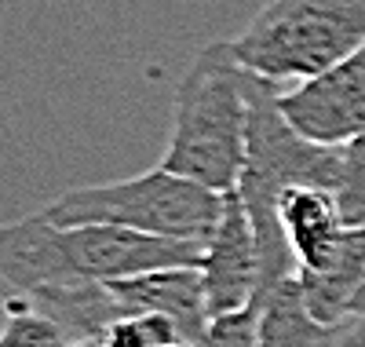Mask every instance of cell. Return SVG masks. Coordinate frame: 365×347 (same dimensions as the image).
Returning a JSON list of instances; mask_svg holds the SVG:
<instances>
[{
	"label": "cell",
	"mask_w": 365,
	"mask_h": 347,
	"mask_svg": "<svg viewBox=\"0 0 365 347\" xmlns=\"http://www.w3.org/2000/svg\"><path fill=\"white\" fill-rule=\"evenodd\" d=\"M208 241L150 238L125 227H58L44 212L0 223V281L15 293L70 281H117L165 267H201Z\"/></svg>",
	"instance_id": "6da1fadb"
},
{
	"label": "cell",
	"mask_w": 365,
	"mask_h": 347,
	"mask_svg": "<svg viewBox=\"0 0 365 347\" xmlns=\"http://www.w3.org/2000/svg\"><path fill=\"white\" fill-rule=\"evenodd\" d=\"M336 201H340V216L347 227H365V136L344 146Z\"/></svg>",
	"instance_id": "5bb4252c"
},
{
	"label": "cell",
	"mask_w": 365,
	"mask_h": 347,
	"mask_svg": "<svg viewBox=\"0 0 365 347\" xmlns=\"http://www.w3.org/2000/svg\"><path fill=\"white\" fill-rule=\"evenodd\" d=\"M351 314H354V318H365V286L358 289V296H354V307H351Z\"/></svg>",
	"instance_id": "e0dca14e"
},
{
	"label": "cell",
	"mask_w": 365,
	"mask_h": 347,
	"mask_svg": "<svg viewBox=\"0 0 365 347\" xmlns=\"http://www.w3.org/2000/svg\"><path fill=\"white\" fill-rule=\"evenodd\" d=\"M296 286L318 322L344 326L358 289L365 286V227H347L318 267L296 271Z\"/></svg>",
	"instance_id": "9c48e42d"
},
{
	"label": "cell",
	"mask_w": 365,
	"mask_h": 347,
	"mask_svg": "<svg viewBox=\"0 0 365 347\" xmlns=\"http://www.w3.org/2000/svg\"><path fill=\"white\" fill-rule=\"evenodd\" d=\"M365 44V0H267L230 41L245 66L278 84L311 81Z\"/></svg>",
	"instance_id": "5b68a950"
},
{
	"label": "cell",
	"mask_w": 365,
	"mask_h": 347,
	"mask_svg": "<svg viewBox=\"0 0 365 347\" xmlns=\"http://www.w3.org/2000/svg\"><path fill=\"white\" fill-rule=\"evenodd\" d=\"M77 347H106V343H103V336H96V340H81Z\"/></svg>",
	"instance_id": "ac0fdd59"
},
{
	"label": "cell",
	"mask_w": 365,
	"mask_h": 347,
	"mask_svg": "<svg viewBox=\"0 0 365 347\" xmlns=\"http://www.w3.org/2000/svg\"><path fill=\"white\" fill-rule=\"evenodd\" d=\"M344 326L318 322L303 303L296 278L270 289L259 303V347H344Z\"/></svg>",
	"instance_id": "8fae6325"
},
{
	"label": "cell",
	"mask_w": 365,
	"mask_h": 347,
	"mask_svg": "<svg viewBox=\"0 0 365 347\" xmlns=\"http://www.w3.org/2000/svg\"><path fill=\"white\" fill-rule=\"evenodd\" d=\"M344 347H365V318H347L344 326Z\"/></svg>",
	"instance_id": "2e32d148"
},
{
	"label": "cell",
	"mask_w": 365,
	"mask_h": 347,
	"mask_svg": "<svg viewBox=\"0 0 365 347\" xmlns=\"http://www.w3.org/2000/svg\"><path fill=\"white\" fill-rule=\"evenodd\" d=\"M227 194H216L208 186L172 176L165 169H150L132 179L73 186L58 194L41 212L58 227L77 223H103L125 227L150 238L172 241H208L223 219Z\"/></svg>",
	"instance_id": "277c9868"
},
{
	"label": "cell",
	"mask_w": 365,
	"mask_h": 347,
	"mask_svg": "<svg viewBox=\"0 0 365 347\" xmlns=\"http://www.w3.org/2000/svg\"><path fill=\"white\" fill-rule=\"evenodd\" d=\"M197 347H259V307L212 318Z\"/></svg>",
	"instance_id": "9a60e30c"
},
{
	"label": "cell",
	"mask_w": 365,
	"mask_h": 347,
	"mask_svg": "<svg viewBox=\"0 0 365 347\" xmlns=\"http://www.w3.org/2000/svg\"><path fill=\"white\" fill-rule=\"evenodd\" d=\"M113 289L128 314H165L172 318L187 343H201L208 329V303H205V278L201 267H165L132 278H117Z\"/></svg>",
	"instance_id": "ba28073f"
},
{
	"label": "cell",
	"mask_w": 365,
	"mask_h": 347,
	"mask_svg": "<svg viewBox=\"0 0 365 347\" xmlns=\"http://www.w3.org/2000/svg\"><path fill=\"white\" fill-rule=\"evenodd\" d=\"M249 84L252 70L230 41L205 44L175 84L172 136L158 169L216 194L237 191L249 157Z\"/></svg>",
	"instance_id": "7a4b0ae2"
},
{
	"label": "cell",
	"mask_w": 365,
	"mask_h": 347,
	"mask_svg": "<svg viewBox=\"0 0 365 347\" xmlns=\"http://www.w3.org/2000/svg\"><path fill=\"white\" fill-rule=\"evenodd\" d=\"M282 114L318 146H347L365 136V44L325 74L282 91Z\"/></svg>",
	"instance_id": "8992f818"
},
{
	"label": "cell",
	"mask_w": 365,
	"mask_h": 347,
	"mask_svg": "<svg viewBox=\"0 0 365 347\" xmlns=\"http://www.w3.org/2000/svg\"><path fill=\"white\" fill-rule=\"evenodd\" d=\"M0 347H77L48 314H41L29 296L15 293L4 300V326H0Z\"/></svg>",
	"instance_id": "7c38bea8"
},
{
	"label": "cell",
	"mask_w": 365,
	"mask_h": 347,
	"mask_svg": "<svg viewBox=\"0 0 365 347\" xmlns=\"http://www.w3.org/2000/svg\"><path fill=\"white\" fill-rule=\"evenodd\" d=\"M106 347H172L187 343L179 326L165 314H125L103 333Z\"/></svg>",
	"instance_id": "4fadbf2b"
},
{
	"label": "cell",
	"mask_w": 365,
	"mask_h": 347,
	"mask_svg": "<svg viewBox=\"0 0 365 347\" xmlns=\"http://www.w3.org/2000/svg\"><path fill=\"white\" fill-rule=\"evenodd\" d=\"M205 278V303H208V322L259 307L263 300V260H259V241L252 231V219L241 205L237 191L227 194L223 219L216 234L205 245L201 260Z\"/></svg>",
	"instance_id": "52a82bcc"
},
{
	"label": "cell",
	"mask_w": 365,
	"mask_h": 347,
	"mask_svg": "<svg viewBox=\"0 0 365 347\" xmlns=\"http://www.w3.org/2000/svg\"><path fill=\"white\" fill-rule=\"evenodd\" d=\"M278 223L296 260V271L318 267L347 231L336 191H329V186H289L278 201Z\"/></svg>",
	"instance_id": "30bf717a"
},
{
	"label": "cell",
	"mask_w": 365,
	"mask_h": 347,
	"mask_svg": "<svg viewBox=\"0 0 365 347\" xmlns=\"http://www.w3.org/2000/svg\"><path fill=\"white\" fill-rule=\"evenodd\" d=\"M282 88L252 74L249 84V157L237 183L263 260V296L296 278V260L278 223V201L289 186H340L344 146H318L282 114ZM263 303V300H259Z\"/></svg>",
	"instance_id": "3957f363"
}]
</instances>
